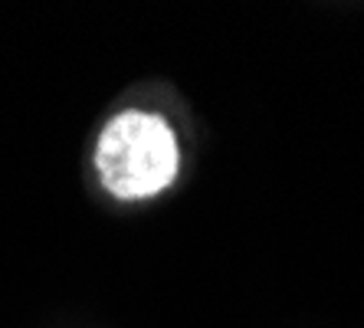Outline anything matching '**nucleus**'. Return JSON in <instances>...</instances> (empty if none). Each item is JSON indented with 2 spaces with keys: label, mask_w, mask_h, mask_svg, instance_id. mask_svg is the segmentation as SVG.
Here are the masks:
<instances>
[{
  "label": "nucleus",
  "mask_w": 364,
  "mask_h": 328,
  "mask_svg": "<svg viewBox=\"0 0 364 328\" xmlns=\"http://www.w3.org/2000/svg\"><path fill=\"white\" fill-rule=\"evenodd\" d=\"M178 138L161 115L122 112L102 132L95 168L105 191L119 201H141L178 177Z\"/></svg>",
  "instance_id": "f257e3e1"
}]
</instances>
